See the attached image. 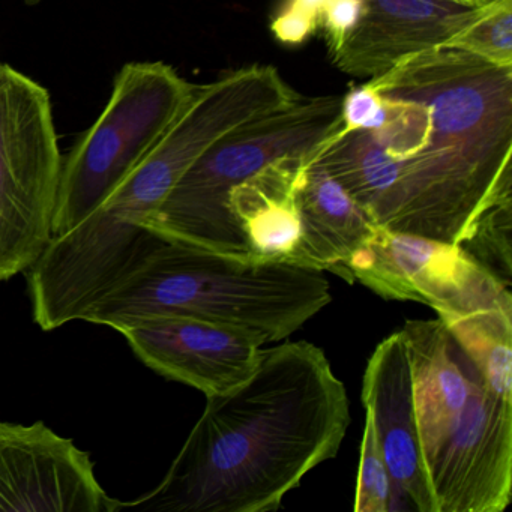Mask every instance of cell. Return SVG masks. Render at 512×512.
Wrapping results in <instances>:
<instances>
[{"instance_id": "19", "label": "cell", "mask_w": 512, "mask_h": 512, "mask_svg": "<svg viewBox=\"0 0 512 512\" xmlns=\"http://www.w3.org/2000/svg\"><path fill=\"white\" fill-rule=\"evenodd\" d=\"M385 116V101L371 82L352 86L341 98V125L331 136L341 137L352 131L377 130L385 122Z\"/></svg>"}, {"instance_id": "15", "label": "cell", "mask_w": 512, "mask_h": 512, "mask_svg": "<svg viewBox=\"0 0 512 512\" xmlns=\"http://www.w3.org/2000/svg\"><path fill=\"white\" fill-rule=\"evenodd\" d=\"M478 368L487 388L512 401V311L485 310L442 320Z\"/></svg>"}, {"instance_id": "23", "label": "cell", "mask_w": 512, "mask_h": 512, "mask_svg": "<svg viewBox=\"0 0 512 512\" xmlns=\"http://www.w3.org/2000/svg\"><path fill=\"white\" fill-rule=\"evenodd\" d=\"M25 2H28V4H40L43 0H25Z\"/></svg>"}, {"instance_id": "12", "label": "cell", "mask_w": 512, "mask_h": 512, "mask_svg": "<svg viewBox=\"0 0 512 512\" xmlns=\"http://www.w3.org/2000/svg\"><path fill=\"white\" fill-rule=\"evenodd\" d=\"M485 5L463 0H364L359 22L332 62L350 76H382L410 56L443 46Z\"/></svg>"}, {"instance_id": "4", "label": "cell", "mask_w": 512, "mask_h": 512, "mask_svg": "<svg viewBox=\"0 0 512 512\" xmlns=\"http://www.w3.org/2000/svg\"><path fill=\"white\" fill-rule=\"evenodd\" d=\"M340 125V97H301L241 125L182 175L142 226L166 242L256 259L230 215V190L280 158L313 154Z\"/></svg>"}, {"instance_id": "21", "label": "cell", "mask_w": 512, "mask_h": 512, "mask_svg": "<svg viewBox=\"0 0 512 512\" xmlns=\"http://www.w3.org/2000/svg\"><path fill=\"white\" fill-rule=\"evenodd\" d=\"M364 0H328L322 14L323 31L326 34L331 55L337 53L347 40L361 17Z\"/></svg>"}, {"instance_id": "14", "label": "cell", "mask_w": 512, "mask_h": 512, "mask_svg": "<svg viewBox=\"0 0 512 512\" xmlns=\"http://www.w3.org/2000/svg\"><path fill=\"white\" fill-rule=\"evenodd\" d=\"M298 206L302 233L293 265L338 275L377 227L349 191L313 160L299 175Z\"/></svg>"}, {"instance_id": "24", "label": "cell", "mask_w": 512, "mask_h": 512, "mask_svg": "<svg viewBox=\"0 0 512 512\" xmlns=\"http://www.w3.org/2000/svg\"><path fill=\"white\" fill-rule=\"evenodd\" d=\"M463 2H466V4H469V2H467V0H463ZM473 5V4H472Z\"/></svg>"}, {"instance_id": "6", "label": "cell", "mask_w": 512, "mask_h": 512, "mask_svg": "<svg viewBox=\"0 0 512 512\" xmlns=\"http://www.w3.org/2000/svg\"><path fill=\"white\" fill-rule=\"evenodd\" d=\"M61 170L49 94L0 64V281L28 271L49 245Z\"/></svg>"}, {"instance_id": "1", "label": "cell", "mask_w": 512, "mask_h": 512, "mask_svg": "<svg viewBox=\"0 0 512 512\" xmlns=\"http://www.w3.org/2000/svg\"><path fill=\"white\" fill-rule=\"evenodd\" d=\"M350 425L346 386L320 347L260 350L250 377L206 397L163 481L121 511L271 512L340 451Z\"/></svg>"}, {"instance_id": "20", "label": "cell", "mask_w": 512, "mask_h": 512, "mask_svg": "<svg viewBox=\"0 0 512 512\" xmlns=\"http://www.w3.org/2000/svg\"><path fill=\"white\" fill-rule=\"evenodd\" d=\"M328 0H287L271 23L275 40L286 46H301L316 34Z\"/></svg>"}, {"instance_id": "11", "label": "cell", "mask_w": 512, "mask_h": 512, "mask_svg": "<svg viewBox=\"0 0 512 512\" xmlns=\"http://www.w3.org/2000/svg\"><path fill=\"white\" fill-rule=\"evenodd\" d=\"M362 403L370 413L392 481V512H434L413 407L412 370L401 332L380 341L368 359Z\"/></svg>"}, {"instance_id": "8", "label": "cell", "mask_w": 512, "mask_h": 512, "mask_svg": "<svg viewBox=\"0 0 512 512\" xmlns=\"http://www.w3.org/2000/svg\"><path fill=\"white\" fill-rule=\"evenodd\" d=\"M434 512H502L512 494V401L476 377L466 413L427 464Z\"/></svg>"}, {"instance_id": "9", "label": "cell", "mask_w": 512, "mask_h": 512, "mask_svg": "<svg viewBox=\"0 0 512 512\" xmlns=\"http://www.w3.org/2000/svg\"><path fill=\"white\" fill-rule=\"evenodd\" d=\"M0 511L119 512L91 455L43 421H0Z\"/></svg>"}, {"instance_id": "13", "label": "cell", "mask_w": 512, "mask_h": 512, "mask_svg": "<svg viewBox=\"0 0 512 512\" xmlns=\"http://www.w3.org/2000/svg\"><path fill=\"white\" fill-rule=\"evenodd\" d=\"M313 154L280 158L230 190V215L256 259L292 263L302 233L299 175Z\"/></svg>"}, {"instance_id": "3", "label": "cell", "mask_w": 512, "mask_h": 512, "mask_svg": "<svg viewBox=\"0 0 512 512\" xmlns=\"http://www.w3.org/2000/svg\"><path fill=\"white\" fill-rule=\"evenodd\" d=\"M331 302L323 271L164 241L82 320L119 332L143 320L190 317L263 346L286 340Z\"/></svg>"}, {"instance_id": "10", "label": "cell", "mask_w": 512, "mask_h": 512, "mask_svg": "<svg viewBox=\"0 0 512 512\" xmlns=\"http://www.w3.org/2000/svg\"><path fill=\"white\" fill-rule=\"evenodd\" d=\"M119 332L155 373L206 397L244 383L256 370L263 347L241 332L190 317L143 320Z\"/></svg>"}, {"instance_id": "7", "label": "cell", "mask_w": 512, "mask_h": 512, "mask_svg": "<svg viewBox=\"0 0 512 512\" xmlns=\"http://www.w3.org/2000/svg\"><path fill=\"white\" fill-rule=\"evenodd\" d=\"M338 275L382 298L428 305L440 320L512 311L509 287L461 245L379 226Z\"/></svg>"}, {"instance_id": "17", "label": "cell", "mask_w": 512, "mask_h": 512, "mask_svg": "<svg viewBox=\"0 0 512 512\" xmlns=\"http://www.w3.org/2000/svg\"><path fill=\"white\" fill-rule=\"evenodd\" d=\"M512 203L497 206L481 218L472 236L461 247L494 277L511 287Z\"/></svg>"}, {"instance_id": "18", "label": "cell", "mask_w": 512, "mask_h": 512, "mask_svg": "<svg viewBox=\"0 0 512 512\" xmlns=\"http://www.w3.org/2000/svg\"><path fill=\"white\" fill-rule=\"evenodd\" d=\"M353 509L356 512H392L391 475L380 449L373 418L367 412Z\"/></svg>"}, {"instance_id": "16", "label": "cell", "mask_w": 512, "mask_h": 512, "mask_svg": "<svg viewBox=\"0 0 512 512\" xmlns=\"http://www.w3.org/2000/svg\"><path fill=\"white\" fill-rule=\"evenodd\" d=\"M445 47L463 50L500 67H512V0H493Z\"/></svg>"}, {"instance_id": "5", "label": "cell", "mask_w": 512, "mask_h": 512, "mask_svg": "<svg viewBox=\"0 0 512 512\" xmlns=\"http://www.w3.org/2000/svg\"><path fill=\"white\" fill-rule=\"evenodd\" d=\"M193 89L163 62L122 68L103 112L62 161L52 238L82 223L136 169Z\"/></svg>"}, {"instance_id": "22", "label": "cell", "mask_w": 512, "mask_h": 512, "mask_svg": "<svg viewBox=\"0 0 512 512\" xmlns=\"http://www.w3.org/2000/svg\"><path fill=\"white\" fill-rule=\"evenodd\" d=\"M467 2L473 5H485L490 4V2H493V0H467Z\"/></svg>"}, {"instance_id": "2", "label": "cell", "mask_w": 512, "mask_h": 512, "mask_svg": "<svg viewBox=\"0 0 512 512\" xmlns=\"http://www.w3.org/2000/svg\"><path fill=\"white\" fill-rule=\"evenodd\" d=\"M404 62L430 106L433 130L371 221L463 245L485 214L512 203V67L445 46Z\"/></svg>"}]
</instances>
